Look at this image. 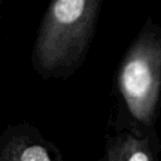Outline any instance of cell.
<instances>
[{"mask_svg": "<svg viewBox=\"0 0 161 161\" xmlns=\"http://www.w3.org/2000/svg\"><path fill=\"white\" fill-rule=\"evenodd\" d=\"M102 0H57L48 5L38 26L31 65L43 79L70 78L92 44Z\"/></svg>", "mask_w": 161, "mask_h": 161, "instance_id": "cell-2", "label": "cell"}, {"mask_svg": "<svg viewBox=\"0 0 161 161\" xmlns=\"http://www.w3.org/2000/svg\"><path fill=\"white\" fill-rule=\"evenodd\" d=\"M114 91L116 132L145 135L155 131L161 93V26L151 18L123 55Z\"/></svg>", "mask_w": 161, "mask_h": 161, "instance_id": "cell-1", "label": "cell"}, {"mask_svg": "<svg viewBox=\"0 0 161 161\" xmlns=\"http://www.w3.org/2000/svg\"><path fill=\"white\" fill-rule=\"evenodd\" d=\"M158 155L160 142L156 131L145 135L121 131L106 137L101 161H160Z\"/></svg>", "mask_w": 161, "mask_h": 161, "instance_id": "cell-4", "label": "cell"}, {"mask_svg": "<svg viewBox=\"0 0 161 161\" xmlns=\"http://www.w3.org/2000/svg\"><path fill=\"white\" fill-rule=\"evenodd\" d=\"M0 161H64L59 147L30 122L8 125L0 135Z\"/></svg>", "mask_w": 161, "mask_h": 161, "instance_id": "cell-3", "label": "cell"}]
</instances>
